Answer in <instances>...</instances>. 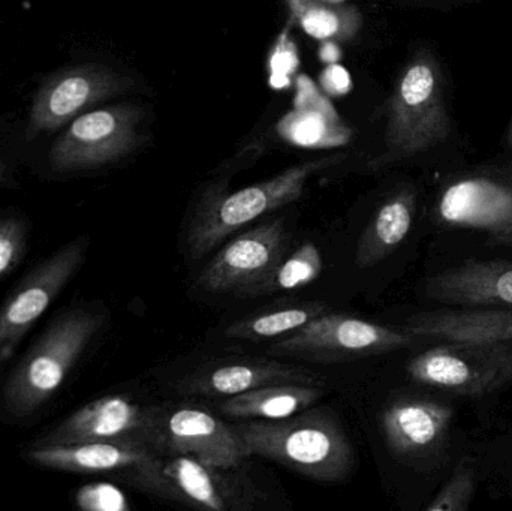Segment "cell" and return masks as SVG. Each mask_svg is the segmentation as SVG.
I'll return each mask as SVG.
<instances>
[{"label": "cell", "mask_w": 512, "mask_h": 511, "mask_svg": "<svg viewBox=\"0 0 512 511\" xmlns=\"http://www.w3.org/2000/svg\"><path fill=\"white\" fill-rule=\"evenodd\" d=\"M343 153L301 162L283 173L227 194L224 189L207 192L195 210L188 231V246L194 258H201L222 240L233 236L261 216L294 203L303 195L310 177L340 164Z\"/></svg>", "instance_id": "cell-3"}, {"label": "cell", "mask_w": 512, "mask_h": 511, "mask_svg": "<svg viewBox=\"0 0 512 511\" xmlns=\"http://www.w3.org/2000/svg\"><path fill=\"white\" fill-rule=\"evenodd\" d=\"M403 330L418 339L478 342L512 347V308L447 306L406 321Z\"/></svg>", "instance_id": "cell-18"}, {"label": "cell", "mask_w": 512, "mask_h": 511, "mask_svg": "<svg viewBox=\"0 0 512 511\" xmlns=\"http://www.w3.org/2000/svg\"><path fill=\"white\" fill-rule=\"evenodd\" d=\"M417 212V192L403 186L379 206L372 221L361 234L355 252V263L360 269H369L390 257L405 242L414 225Z\"/></svg>", "instance_id": "cell-20"}, {"label": "cell", "mask_w": 512, "mask_h": 511, "mask_svg": "<svg viewBox=\"0 0 512 511\" xmlns=\"http://www.w3.org/2000/svg\"><path fill=\"white\" fill-rule=\"evenodd\" d=\"M288 233L282 221L265 222L228 242L198 276L201 290L252 297L283 260Z\"/></svg>", "instance_id": "cell-11"}, {"label": "cell", "mask_w": 512, "mask_h": 511, "mask_svg": "<svg viewBox=\"0 0 512 511\" xmlns=\"http://www.w3.org/2000/svg\"><path fill=\"white\" fill-rule=\"evenodd\" d=\"M155 453L111 443L42 444L24 450L36 467L72 474H107L132 471L155 459Z\"/></svg>", "instance_id": "cell-19"}, {"label": "cell", "mask_w": 512, "mask_h": 511, "mask_svg": "<svg viewBox=\"0 0 512 511\" xmlns=\"http://www.w3.org/2000/svg\"><path fill=\"white\" fill-rule=\"evenodd\" d=\"M5 180V167H3L2 162H0V182Z\"/></svg>", "instance_id": "cell-30"}, {"label": "cell", "mask_w": 512, "mask_h": 511, "mask_svg": "<svg viewBox=\"0 0 512 511\" xmlns=\"http://www.w3.org/2000/svg\"><path fill=\"white\" fill-rule=\"evenodd\" d=\"M292 20L318 39H349L361 26V15L349 6L328 5L319 0H285Z\"/></svg>", "instance_id": "cell-23"}, {"label": "cell", "mask_w": 512, "mask_h": 511, "mask_svg": "<svg viewBox=\"0 0 512 511\" xmlns=\"http://www.w3.org/2000/svg\"><path fill=\"white\" fill-rule=\"evenodd\" d=\"M89 239L78 237L29 270L0 305V371L86 261Z\"/></svg>", "instance_id": "cell-9"}, {"label": "cell", "mask_w": 512, "mask_h": 511, "mask_svg": "<svg viewBox=\"0 0 512 511\" xmlns=\"http://www.w3.org/2000/svg\"><path fill=\"white\" fill-rule=\"evenodd\" d=\"M451 132L441 66L429 51H418L403 69L388 105L387 152L373 168L387 167L444 143Z\"/></svg>", "instance_id": "cell-4"}, {"label": "cell", "mask_w": 512, "mask_h": 511, "mask_svg": "<svg viewBox=\"0 0 512 511\" xmlns=\"http://www.w3.org/2000/svg\"><path fill=\"white\" fill-rule=\"evenodd\" d=\"M424 290L444 306L512 308V263L469 258L430 276Z\"/></svg>", "instance_id": "cell-17"}, {"label": "cell", "mask_w": 512, "mask_h": 511, "mask_svg": "<svg viewBox=\"0 0 512 511\" xmlns=\"http://www.w3.org/2000/svg\"><path fill=\"white\" fill-rule=\"evenodd\" d=\"M477 492L474 462L463 458L457 464L448 482L426 506V511H466L471 507Z\"/></svg>", "instance_id": "cell-25"}, {"label": "cell", "mask_w": 512, "mask_h": 511, "mask_svg": "<svg viewBox=\"0 0 512 511\" xmlns=\"http://www.w3.org/2000/svg\"><path fill=\"white\" fill-rule=\"evenodd\" d=\"M234 470L204 464L191 456L174 455L156 456L131 474L141 488L198 509H254L258 500L255 486Z\"/></svg>", "instance_id": "cell-5"}, {"label": "cell", "mask_w": 512, "mask_h": 511, "mask_svg": "<svg viewBox=\"0 0 512 511\" xmlns=\"http://www.w3.org/2000/svg\"><path fill=\"white\" fill-rule=\"evenodd\" d=\"M104 324V312L87 306L57 315L6 380L0 414L9 422L38 416L62 389Z\"/></svg>", "instance_id": "cell-1"}, {"label": "cell", "mask_w": 512, "mask_h": 511, "mask_svg": "<svg viewBox=\"0 0 512 511\" xmlns=\"http://www.w3.org/2000/svg\"><path fill=\"white\" fill-rule=\"evenodd\" d=\"M406 371L415 383L481 398L512 384V347L439 341L414 357Z\"/></svg>", "instance_id": "cell-8"}, {"label": "cell", "mask_w": 512, "mask_h": 511, "mask_svg": "<svg viewBox=\"0 0 512 511\" xmlns=\"http://www.w3.org/2000/svg\"><path fill=\"white\" fill-rule=\"evenodd\" d=\"M234 429L246 455L270 459L318 482H340L354 467L348 437L325 410L303 411L282 420H254Z\"/></svg>", "instance_id": "cell-2"}, {"label": "cell", "mask_w": 512, "mask_h": 511, "mask_svg": "<svg viewBox=\"0 0 512 511\" xmlns=\"http://www.w3.org/2000/svg\"><path fill=\"white\" fill-rule=\"evenodd\" d=\"M322 273V255L312 242L303 243L291 257L280 261L252 297L270 296L300 290L315 282Z\"/></svg>", "instance_id": "cell-24"}, {"label": "cell", "mask_w": 512, "mask_h": 511, "mask_svg": "<svg viewBox=\"0 0 512 511\" xmlns=\"http://www.w3.org/2000/svg\"><path fill=\"white\" fill-rule=\"evenodd\" d=\"M143 119V108L131 104L81 114L54 143L51 168L59 173H72L119 161L143 143Z\"/></svg>", "instance_id": "cell-10"}, {"label": "cell", "mask_w": 512, "mask_h": 511, "mask_svg": "<svg viewBox=\"0 0 512 511\" xmlns=\"http://www.w3.org/2000/svg\"><path fill=\"white\" fill-rule=\"evenodd\" d=\"M435 218L442 227L512 236V183L484 176L454 180L439 195Z\"/></svg>", "instance_id": "cell-14"}, {"label": "cell", "mask_w": 512, "mask_h": 511, "mask_svg": "<svg viewBox=\"0 0 512 511\" xmlns=\"http://www.w3.org/2000/svg\"><path fill=\"white\" fill-rule=\"evenodd\" d=\"M487 245L493 246V248L511 249L512 251V236L489 237V240H487Z\"/></svg>", "instance_id": "cell-28"}, {"label": "cell", "mask_w": 512, "mask_h": 511, "mask_svg": "<svg viewBox=\"0 0 512 511\" xmlns=\"http://www.w3.org/2000/svg\"><path fill=\"white\" fill-rule=\"evenodd\" d=\"M322 395L321 386L277 384L228 398L221 411L231 419L282 420L303 413Z\"/></svg>", "instance_id": "cell-21"}, {"label": "cell", "mask_w": 512, "mask_h": 511, "mask_svg": "<svg viewBox=\"0 0 512 511\" xmlns=\"http://www.w3.org/2000/svg\"><path fill=\"white\" fill-rule=\"evenodd\" d=\"M162 417L161 408L138 404L128 396H102L69 414L32 444L111 443L162 456Z\"/></svg>", "instance_id": "cell-6"}, {"label": "cell", "mask_w": 512, "mask_h": 511, "mask_svg": "<svg viewBox=\"0 0 512 511\" xmlns=\"http://www.w3.org/2000/svg\"><path fill=\"white\" fill-rule=\"evenodd\" d=\"M453 408L432 399H402L382 414L388 449L403 461L433 465L447 450Z\"/></svg>", "instance_id": "cell-13"}, {"label": "cell", "mask_w": 512, "mask_h": 511, "mask_svg": "<svg viewBox=\"0 0 512 511\" xmlns=\"http://www.w3.org/2000/svg\"><path fill=\"white\" fill-rule=\"evenodd\" d=\"M328 312L324 303H298L251 315L225 329V336L240 341H270L297 332L319 315Z\"/></svg>", "instance_id": "cell-22"}, {"label": "cell", "mask_w": 512, "mask_h": 511, "mask_svg": "<svg viewBox=\"0 0 512 511\" xmlns=\"http://www.w3.org/2000/svg\"><path fill=\"white\" fill-rule=\"evenodd\" d=\"M277 384L322 386L319 375L297 366L261 359H234L192 372L179 384L183 395L233 398Z\"/></svg>", "instance_id": "cell-16"}, {"label": "cell", "mask_w": 512, "mask_h": 511, "mask_svg": "<svg viewBox=\"0 0 512 511\" xmlns=\"http://www.w3.org/2000/svg\"><path fill=\"white\" fill-rule=\"evenodd\" d=\"M134 81L108 66L81 65L53 75L36 93L29 114L30 135L51 132L98 102L128 92Z\"/></svg>", "instance_id": "cell-12"}, {"label": "cell", "mask_w": 512, "mask_h": 511, "mask_svg": "<svg viewBox=\"0 0 512 511\" xmlns=\"http://www.w3.org/2000/svg\"><path fill=\"white\" fill-rule=\"evenodd\" d=\"M75 503L87 511H126L129 503L125 494L110 483L83 486L75 495Z\"/></svg>", "instance_id": "cell-27"}, {"label": "cell", "mask_w": 512, "mask_h": 511, "mask_svg": "<svg viewBox=\"0 0 512 511\" xmlns=\"http://www.w3.org/2000/svg\"><path fill=\"white\" fill-rule=\"evenodd\" d=\"M29 237V222L23 216H0V279L17 269L23 261Z\"/></svg>", "instance_id": "cell-26"}, {"label": "cell", "mask_w": 512, "mask_h": 511, "mask_svg": "<svg viewBox=\"0 0 512 511\" xmlns=\"http://www.w3.org/2000/svg\"><path fill=\"white\" fill-rule=\"evenodd\" d=\"M417 341V336L406 330L328 311L274 342L271 353L307 362H351L403 350Z\"/></svg>", "instance_id": "cell-7"}, {"label": "cell", "mask_w": 512, "mask_h": 511, "mask_svg": "<svg viewBox=\"0 0 512 511\" xmlns=\"http://www.w3.org/2000/svg\"><path fill=\"white\" fill-rule=\"evenodd\" d=\"M508 146H510V152H511L510 168H508V179H510V182L512 183V126H511L510 135H508Z\"/></svg>", "instance_id": "cell-29"}, {"label": "cell", "mask_w": 512, "mask_h": 511, "mask_svg": "<svg viewBox=\"0 0 512 511\" xmlns=\"http://www.w3.org/2000/svg\"><path fill=\"white\" fill-rule=\"evenodd\" d=\"M174 455L191 456L221 468H237L249 458L234 426L192 407L164 410L162 456Z\"/></svg>", "instance_id": "cell-15"}]
</instances>
